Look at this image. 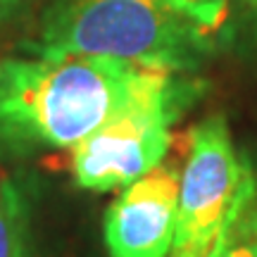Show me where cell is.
I'll list each match as a JSON object with an SVG mask.
<instances>
[{
  "label": "cell",
  "instance_id": "277c9868",
  "mask_svg": "<svg viewBox=\"0 0 257 257\" xmlns=\"http://www.w3.org/2000/svg\"><path fill=\"white\" fill-rule=\"evenodd\" d=\"M169 74L72 148V174L88 191L128 186L162 165L186 91Z\"/></svg>",
  "mask_w": 257,
  "mask_h": 257
},
{
  "label": "cell",
  "instance_id": "8992f818",
  "mask_svg": "<svg viewBox=\"0 0 257 257\" xmlns=\"http://www.w3.org/2000/svg\"><path fill=\"white\" fill-rule=\"evenodd\" d=\"M29 248V210L10 176L0 174V257H24Z\"/></svg>",
  "mask_w": 257,
  "mask_h": 257
},
{
  "label": "cell",
  "instance_id": "52a82bcc",
  "mask_svg": "<svg viewBox=\"0 0 257 257\" xmlns=\"http://www.w3.org/2000/svg\"><path fill=\"white\" fill-rule=\"evenodd\" d=\"M210 257H257V238L240 229V224L217 245Z\"/></svg>",
  "mask_w": 257,
  "mask_h": 257
},
{
  "label": "cell",
  "instance_id": "6da1fadb",
  "mask_svg": "<svg viewBox=\"0 0 257 257\" xmlns=\"http://www.w3.org/2000/svg\"><path fill=\"white\" fill-rule=\"evenodd\" d=\"M169 74L114 57L0 60V160L72 150Z\"/></svg>",
  "mask_w": 257,
  "mask_h": 257
},
{
  "label": "cell",
  "instance_id": "30bf717a",
  "mask_svg": "<svg viewBox=\"0 0 257 257\" xmlns=\"http://www.w3.org/2000/svg\"><path fill=\"white\" fill-rule=\"evenodd\" d=\"M19 3H22V0H0V19L5 17L8 12H12V10L17 8Z\"/></svg>",
  "mask_w": 257,
  "mask_h": 257
},
{
  "label": "cell",
  "instance_id": "9c48e42d",
  "mask_svg": "<svg viewBox=\"0 0 257 257\" xmlns=\"http://www.w3.org/2000/svg\"><path fill=\"white\" fill-rule=\"evenodd\" d=\"M240 229L250 233V236H255L257 238V210H250L243 219H240Z\"/></svg>",
  "mask_w": 257,
  "mask_h": 257
},
{
  "label": "cell",
  "instance_id": "ba28073f",
  "mask_svg": "<svg viewBox=\"0 0 257 257\" xmlns=\"http://www.w3.org/2000/svg\"><path fill=\"white\" fill-rule=\"evenodd\" d=\"M179 3H181V8H184L202 29H207V31L219 22L221 12H224V0H179Z\"/></svg>",
  "mask_w": 257,
  "mask_h": 257
},
{
  "label": "cell",
  "instance_id": "3957f363",
  "mask_svg": "<svg viewBox=\"0 0 257 257\" xmlns=\"http://www.w3.org/2000/svg\"><path fill=\"white\" fill-rule=\"evenodd\" d=\"M255 193V174L233 146L226 119L212 114L195 124L169 257H210L250 212Z\"/></svg>",
  "mask_w": 257,
  "mask_h": 257
},
{
  "label": "cell",
  "instance_id": "8fae6325",
  "mask_svg": "<svg viewBox=\"0 0 257 257\" xmlns=\"http://www.w3.org/2000/svg\"><path fill=\"white\" fill-rule=\"evenodd\" d=\"M243 3H245V5H248V8L257 15V0H243Z\"/></svg>",
  "mask_w": 257,
  "mask_h": 257
},
{
  "label": "cell",
  "instance_id": "7a4b0ae2",
  "mask_svg": "<svg viewBox=\"0 0 257 257\" xmlns=\"http://www.w3.org/2000/svg\"><path fill=\"white\" fill-rule=\"evenodd\" d=\"M205 36L179 0H57L36 55L114 57L186 72L200 60Z\"/></svg>",
  "mask_w": 257,
  "mask_h": 257
},
{
  "label": "cell",
  "instance_id": "5b68a950",
  "mask_svg": "<svg viewBox=\"0 0 257 257\" xmlns=\"http://www.w3.org/2000/svg\"><path fill=\"white\" fill-rule=\"evenodd\" d=\"M181 174L160 165L124 186L105 212L102 238L110 257H169L179 214Z\"/></svg>",
  "mask_w": 257,
  "mask_h": 257
},
{
  "label": "cell",
  "instance_id": "7c38bea8",
  "mask_svg": "<svg viewBox=\"0 0 257 257\" xmlns=\"http://www.w3.org/2000/svg\"><path fill=\"white\" fill-rule=\"evenodd\" d=\"M24 257H36V252H34L31 248H27V255H24Z\"/></svg>",
  "mask_w": 257,
  "mask_h": 257
}]
</instances>
